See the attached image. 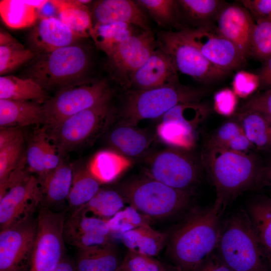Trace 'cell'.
Listing matches in <instances>:
<instances>
[{
	"label": "cell",
	"mask_w": 271,
	"mask_h": 271,
	"mask_svg": "<svg viewBox=\"0 0 271 271\" xmlns=\"http://www.w3.org/2000/svg\"><path fill=\"white\" fill-rule=\"evenodd\" d=\"M52 271H76L75 265L63 257Z\"/></svg>",
	"instance_id": "54"
},
{
	"label": "cell",
	"mask_w": 271,
	"mask_h": 271,
	"mask_svg": "<svg viewBox=\"0 0 271 271\" xmlns=\"http://www.w3.org/2000/svg\"><path fill=\"white\" fill-rule=\"evenodd\" d=\"M125 202L118 191L100 188L88 203L76 210L85 214L90 213L95 216L108 219L122 209Z\"/></svg>",
	"instance_id": "36"
},
{
	"label": "cell",
	"mask_w": 271,
	"mask_h": 271,
	"mask_svg": "<svg viewBox=\"0 0 271 271\" xmlns=\"http://www.w3.org/2000/svg\"><path fill=\"white\" fill-rule=\"evenodd\" d=\"M136 1L100 0L94 2L91 13L94 24L125 23L144 31L151 30L147 17Z\"/></svg>",
	"instance_id": "19"
},
{
	"label": "cell",
	"mask_w": 271,
	"mask_h": 271,
	"mask_svg": "<svg viewBox=\"0 0 271 271\" xmlns=\"http://www.w3.org/2000/svg\"><path fill=\"white\" fill-rule=\"evenodd\" d=\"M119 262L112 244L79 248L76 271H117Z\"/></svg>",
	"instance_id": "29"
},
{
	"label": "cell",
	"mask_w": 271,
	"mask_h": 271,
	"mask_svg": "<svg viewBox=\"0 0 271 271\" xmlns=\"http://www.w3.org/2000/svg\"><path fill=\"white\" fill-rule=\"evenodd\" d=\"M181 29L203 55L217 68L229 73L245 63L246 58L232 42L217 32L214 25Z\"/></svg>",
	"instance_id": "15"
},
{
	"label": "cell",
	"mask_w": 271,
	"mask_h": 271,
	"mask_svg": "<svg viewBox=\"0 0 271 271\" xmlns=\"http://www.w3.org/2000/svg\"><path fill=\"white\" fill-rule=\"evenodd\" d=\"M163 265L153 257L128 251L117 271H162Z\"/></svg>",
	"instance_id": "44"
},
{
	"label": "cell",
	"mask_w": 271,
	"mask_h": 271,
	"mask_svg": "<svg viewBox=\"0 0 271 271\" xmlns=\"http://www.w3.org/2000/svg\"><path fill=\"white\" fill-rule=\"evenodd\" d=\"M65 211L39 210L29 271H52L64 257Z\"/></svg>",
	"instance_id": "11"
},
{
	"label": "cell",
	"mask_w": 271,
	"mask_h": 271,
	"mask_svg": "<svg viewBox=\"0 0 271 271\" xmlns=\"http://www.w3.org/2000/svg\"><path fill=\"white\" fill-rule=\"evenodd\" d=\"M263 62L257 74L260 80L259 88L264 91L271 89V57Z\"/></svg>",
	"instance_id": "52"
},
{
	"label": "cell",
	"mask_w": 271,
	"mask_h": 271,
	"mask_svg": "<svg viewBox=\"0 0 271 271\" xmlns=\"http://www.w3.org/2000/svg\"><path fill=\"white\" fill-rule=\"evenodd\" d=\"M151 218L129 206L107 219L111 232L120 233L149 225Z\"/></svg>",
	"instance_id": "42"
},
{
	"label": "cell",
	"mask_w": 271,
	"mask_h": 271,
	"mask_svg": "<svg viewBox=\"0 0 271 271\" xmlns=\"http://www.w3.org/2000/svg\"><path fill=\"white\" fill-rule=\"evenodd\" d=\"M111 233L107 219L89 216L79 211H74L65 220L64 234L90 233L108 236Z\"/></svg>",
	"instance_id": "39"
},
{
	"label": "cell",
	"mask_w": 271,
	"mask_h": 271,
	"mask_svg": "<svg viewBox=\"0 0 271 271\" xmlns=\"http://www.w3.org/2000/svg\"><path fill=\"white\" fill-rule=\"evenodd\" d=\"M255 24L252 16L243 7L226 3L218 14L214 26L217 32L232 42L247 58Z\"/></svg>",
	"instance_id": "17"
},
{
	"label": "cell",
	"mask_w": 271,
	"mask_h": 271,
	"mask_svg": "<svg viewBox=\"0 0 271 271\" xmlns=\"http://www.w3.org/2000/svg\"><path fill=\"white\" fill-rule=\"evenodd\" d=\"M237 121L251 145L257 149L271 152V119L254 111H241Z\"/></svg>",
	"instance_id": "30"
},
{
	"label": "cell",
	"mask_w": 271,
	"mask_h": 271,
	"mask_svg": "<svg viewBox=\"0 0 271 271\" xmlns=\"http://www.w3.org/2000/svg\"><path fill=\"white\" fill-rule=\"evenodd\" d=\"M0 99L41 104L46 100L47 96L46 90L33 79L6 75L0 77Z\"/></svg>",
	"instance_id": "27"
},
{
	"label": "cell",
	"mask_w": 271,
	"mask_h": 271,
	"mask_svg": "<svg viewBox=\"0 0 271 271\" xmlns=\"http://www.w3.org/2000/svg\"><path fill=\"white\" fill-rule=\"evenodd\" d=\"M232 85V90L238 97L246 98L259 88V78L257 74L239 71L233 77Z\"/></svg>",
	"instance_id": "45"
},
{
	"label": "cell",
	"mask_w": 271,
	"mask_h": 271,
	"mask_svg": "<svg viewBox=\"0 0 271 271\" xmlns=\"http://www.w3.org/2000/svg\"><path fill=\"white\" fill-rule=\"evenodd\" d=\"M58 19L79 38L90 36L94 23L90 10L79 0H52Z\"/></svg>",
	"instance_id": "25"
},
{
	"label": "cell",
	"mask_w": 271,
	"mask_h": 271,
	"mask_svg": "<svg viewBox=\"0 0 271 271\" xmlns=\"http://www.w3.org/2000/svg\"><path fill=\"white\" fill-rule=\"evenodd\" d=\"M45 124L42 105L32 101L0 99L1 127Z\"/></svg>",
	"instance_id": "24"
},
{
	"label": "cell",
	"mask_w": 271,
	"mask_h": 271,
	"mask_svg": "<svg viewBox=\"0 0 271 271\" xmlns=\"http://www.w3.org/2000/svg\"><path fill=\"white\" fill-rule=\"evenodd\" d=\"M177 72L168 56L158 47L133 73L129 84L136 90L161 87L178 80Z\"/></svg>",
	"instance_id": "20"
},
{
	"label": "cell",
	"mask_w": 271,
	"mask_h": 271,
	"mask_svg": "<svg viewBox=\"0 0 271 271\" xmlns=\"http://www.w3.org/2000/svg\"><path fill=\"white\" fill-rule=\"evenodd\" d=\"M65 240L79 248L91 247L109 243V236L90 233L64 235Z\"/></svg>",
	"instance_id": "48"
},
{
	"label": "cell",
	"mask_w": 271,
	"mask_h": 271,
	"mask_svg": "<svg viewBox=\"0 0 271 271\" xmlns=\"http://www.w3.org/2000/svg\"><path fill=\"white\" fill-rule=\"evenodd\" d=\"M118 191L129 206L151 219L185 211L193 196L192 191L177 189L148 177L126 181Z\"/></svg>",
	"instance_id": "6"
},
{
	"label": "cell",
	"mask_w": 271,
	"mask_h": 271,
	"mask_svg": "<svg viewBox=\"0 0 271 271\" xmlns=\"http://www.w3.org/2000/svg\"><path fill=\"white\" fill-rule=\"evenodd\" d=\"M100 185L101 183L88 168L73 172L72 185L67 199L70 207L76 210L85 205L100 190Z\"/></svg>",
	"instance_id": "37"
},
{
	"label": "cell",
	"mask_w": 271,
	"mask_h": 271,
	"mask_svg": "<svg viewBox=\"0 0 271 271\" xmlns=\"http://www.w3.org/2000/svg\"><path fill=\"white\" fill-rule=\"evenodd\" d=\"M121 235L122 242L128 251L151 257L157 255L168 240L166 234L154 229L149 225L129 230Z\"/></svg>",
	"instance_id": "28"
},
{
	"label": "cell",
	"mask_w": 271,
	"mask_h": 271,
	"mask_svg": "<svg viewBox=\"0 0 271 271\" xmlns=\"http://www.w3.org/2000/svg\"><path fill=\"white\" fill-rule=\"evenodd\" d=\"M239 2L248 11L255 23L271 19V0H241Z\"/></svg>",
	"instance_id": "49"
},
{
	"label": "cell",
	"mask_w": 271,
	"mask_h": 271,
	"mask_svg": "<svg viewBox=\"0 0 271 271\" xmlns=\"http://www.w3.org/2000/svg\"><path fill=\"white\" fill-rule=\"evenodd\" d=\"M157 46V40L151 30L130 36L107 56L108 68L113 77L122 84H129L131 75Z\"/></svg>",
	"instance_id": "16"
},
{
	"label": "cell",
	"mask_w": 271,
	"mask_h": 271,
	"mask_svg": "<svg viewBox=\"0 0 271 271\" xmlns=\"http://www.w3.org/2000/svg\"><path fill=\"white\" fill-rule=\"evenodd\" d=\"M90 56L85 47L74 44L39 54L26 65L23 77L31 78L44 90L60 89L85 79Z\"/></svg>",
	"instance_id": "4"
},
{
	"label": "cell",
	"mask_w": 271,
	"mask_h": 271,
	"mask_svg": "<svg viewBox=\"0 0 271 271\" xmlns=\"http://www.w3.org/2000/svg\"><path fill=\"white\" fill-rule=\"evenodd\" d=\"M36 54L25 46L9 33L1 29L0 31V74L1 76L26 65Z\"/></svg>",
	"instance_id": "33"
},
{
	"label": "cell",
	"mask_w": 271,
	"mask_h": 271,
	"mask_svg": "<svg viewBox=\"0 0 271 271\" xmlns=\"http://www.w3.org/2000/svg\"><path fill=\"white\" fill-rule=\"evenodd\" d=\"M111 99L68 117L50 129L49 137L59 154L90 142L105 130L114 115Z\"/></svg>",
	"instance_id": "8"
},
{
	"label": "cell",
	"mask_w": 271,
	"mask_h": 271,
	"mask_svg": "<svg viewBox=\"0 0 271 271\" xmlns=\"http://www.w3.org/2000/svg\"><path fill=\"white\" fill-rule=\"evenodd\" d=\"M226 3L220 0H178L179 18L193 26L190 28L212 26Z\"/></svg>",
	"instance_id": "26"
},
{
	"label": "cell",
	"mask_w": 271,
	"mask_h": 271,
	"mask_svg": "<svg viewBox=\"0 0 271 271\" xmlns=\"http://www.w3.org/2000/svg\"><path fill=\"white\" fill-rule=\"evenodd\" d=\"M38 10L27 1L1 0L0 15L8 27L20 29L33 26L38 21Z\"/></svg>",
	"instance_id": "35"
},
{
	"label": "cell",
	"mask_w": 271,
	"mask_h": 271,
	"mask_svg": "<svg viewBox=\"0 0 271 271\" xmlns=\"http://www.w3.org/2000/svg\"><path fill=\"white\" fill-rule=\"evenodd\" d=\"M265 186L271 188V161L264 165L260 178V188Z\"/></svg>",
	"instance_id": "53"
},
{
	"label": "cell",
	"mask_w": 271,
	"mask_h": 271,
	"mask_svg": "<svg viewBox=\"0 0 271 271\" xmlns=\"http://www.w3.org/2000/svg\"><path fill=\"white\" fill-rule=\"evenodd\" d=\"M206 90L181 84L179 80L147 90H132L125 97L119 122L137 126L142 120L161 118L174 106L200 102Z\"/></svg>",
	"instance_id": "5"
},
{
	"label": "cell",
	"mask_w": 271,
	"mask_h": 271,
	"mask_svg": "<svg viewBox=\"0 0 271 271\" xmlns=\"http://www.w3.org/2000/svg\"><path fill=\"white\" fill-rule=\"evenodd\" d=\"M225 209L213 204L193 208L173 229L167 240V253L181 271H196L217 247Z\"/></svg>",
	"instance_id": "1"
},
{
	"label": "cell",
	"mask_w": 271,
	"mask_h": 271,
	"mask_svg": "<svg viewBox=\"0 0 271 271\" xmlns=\"http://www.w3.org/2000/svg\"><path fill=\"white\" fill-rule=\"evenodd\" d=\"M188 151L172 147L158 152L147 163V177L177 189L192 191L201 179L202 165Z\"/></svg>",
	"instance_id": "10"
},
{
	"label": "cell",
	"mask_w": 271,
	"mask_h": 271,
	"mask_svg": "<svg viewBox=\"0 0 271 271\" xmlns=\"http://www.w3.org/2000/svg\"><path fill=\"white\" fill-rule=\"evenodd\" d=\"M133 34L132 26L112 23L94 24L90 36L96 47L108 56L123 41Z\"/></svg>",
	"instance_id": "34"
},
{
	"label": "cell",
	"mask_w": 271,
	"mask_h": 271,
	"mask_svg": "<svg viewBox=\"0 0 271 271\" xmlns=\"http://www.w3.org/2000/svg\"><path fill=\"white\" fill-rule=\"evenodd\" d=\"M105 80L84 79L64 87L42 104L47 129L54 128L68 117L111 97Z\"/></svg>",
	"instance_id": "7"
},
{
	"label": "cell",
	"mask_w": 271,
	"mask_h": 271,
	"mask_svg": "<svg viewBox=\"0 0 271 271\" xmlns=\"http://www.w3.org/2000/svg\"><path fill=\"white\" fill-rule=\"evenodd\" d=\"M46 127L36 130L29 140L26 161L30 172L36 174L41 183L60 164L59 154L51 143Z\"/></svg>",
	"instance_id": "21"
},
{
	"label": "cell",
	"mask_w": 271,
	"mask_h": 271,
	"mask_svg": "<svg viewBox=\"0 0 271 271\" xmlns=\"http://www.w3.org/2000/svg\"><path fill=\"white\" fill-rule=\"evenodd\" d=\"M207 143L241 153H248L253 147L245 136L238 121L234 120L221 125Z\"/></svg>",
	"instance_id": "38"
},
{
	"label": "cell",
	"mask_w": 271,
	"mask_h": 271,
	"mask_svg": "<svg viewBox=\"0 0 271 271\" xmlns=\"http://www.w3.org/2000/svg\"><path fill=\"white\" fill-rule=\"evenodd\" d=\"M196 271H232L215 250L201 263Z\"/></svg>",
	"instance_id": "50"
},
{
	"label": "cell",
	"mask_w": 271,
	"mask_h": 271,
	"mask_svg": "<svg viewBox=\"0 0 271 271\" xmlns=\"http://www.w3.org/2000/svg\"><path fill=\"white\" fill-rule=\"evenodd\" d=\"M162 271H181L178 267L173 265L164 264Z\"/></svg>",
	"instance_id": "56"
},
{
	"label": "cell",
	"mask_w": 271,
	"mask_h": 271,
	"mask_svg": "<svg viewBox=\"0 0 271 271\" xmlns=\"http://www.w3.org/2000/svg\"><path fill=\"white\" fill-rule=\"evenodd\" d=\"M258 112L271 119V89L252 96L243 105L241 111Z\"/></svg>",
	"instance_id": "47"
},
{
	"label": "cell",
	"mask_w": 271,
	"mask_h": 271,
	"mask_svg": "<svg viewBox=\"0 0 271 271\" xmlns=\"http://www.w3.org/2000/svg\"><path fill=\"white\" fill-rule=\"evenodd\" d=\"M27 3L38 10L42 8L49 1H27Z\"/></svg>",
	"instance_id": "55"
},
{
	"label": "cell",
	"mask_w": 271,
	"mask_h": 271,
	"mask_svg": "<svg viewBox=\"0 0 271 271\" xmlns=\"http://www.w3.org/2000/svg\"><path fill=\"white\" fill-rule=\"evenodd\" d=\"M225 209L244 192L260 188L264 164L256 155L233 151L207 143L201 158Z\"/></svg>",
	"instance_id": "2"
},
{
	"label": "cell",
	"mask_w": 271,
	"mask_h": 271,
	"mask_svg": "<svg viewBox=\"0 0 271 271\" xmlns=\"http://www.w3.org/2000/svg\"><path fill=\"white\" fill-rule=\"evenodd\" d=\"M79 39L58 18L45 17L38 20L27 40L29 48L37 55L74 44Z\"/></svg>",
	"instance_id": "18"
},
{
	"label": "cell",
	"mask_w": 271,
	"mask_h": 271,
	"mask_svg": "<svg viewBox=\"0 0 271 271\" xmlns=\"http://www.w3.org/2000/svg\"><path fill=\"white\" fill-rule=\"evenodd\" d=\"M73 175V172L70 165L61 160L59 165L40 183L42 201L51 205L67 199Z\"/></svg>",
	"instance_id": "31"
},
{
	"label": "cell",
	"mask_w": 271,
	"mask_h": 271,
	"mask_svg": "<svg viewBox=\"0 0 271 271\" xmlns=\"http://www.w3.org/2000/svg\"><path fill=\"white\" fill-rule=\"evenodd\" d=\"M24 140L23 130L18 127H1L0 149L15 142Z\"/></svg>",
	"instance_id": "51"
},
{
	"label": "cell",
	"mask_w": 271,
	"mask_h": 271,
	"mask_svg": "<svg viewBox=\"0 0 271 271\" xmlns=\"http://www.w3.org/2000/svg\"><path fill=\"white\" fill-rule=\"evenodd\" d=\"M214 109L218 114L225 116L233 114L238 104V97L232 89L224 88L217 91L213 98Z\"/></svg>",
	"instance_id": "46"
},
{
	"label": "cell",
	"mask_w": 271,
	"mask_h": 271,
	"mask_svg": "<svg viewBox=\"0 0 271 271\" xmlns=\"http://www.w3.org/2000/svg\"><path fill=\"white\" fill-rule=\"evenodd\" d=\"M249 55L262 62L271 57V19L255 23L250 38Z\"/></svg>",
	"instance_id": "41"
},
{
	"label": "cell",
	"mask_w": 271,
	"mask_h": 271,
	"mask_svg": "<svg viewBox=\"0 0 271 271\" xmlns=\"http://www.w3.org/2000/svg\"><path fill=\"white\" fill-rule=\"evenodd\" d=\"M42 202L37 178L28 175L0 198V227L3 229L32 218Z\"/></svg>",
	"instance_id": "14"
},
{
	"label": "cell",
	"mask_w": 271,
	"mask_h": 271,
	"mask_svg": "<svg viewBox=\"0 0 271 271\" xmlns=\"http://www.w3.org/2000/svg\"><path fill=\"white\" fill-rule=\"evenodd\" d=\"M108 139L116 152L128 159L143 155L153 140L151 136L146 131L137 126L121 122L111 129Z\"/></svg>",
	"instance_id": "22"
},
{
	"label": "cell",
	"mask_w": 271,
	"mask_h": 271,
	"mask_svg": "<svg viewBox=\"0 0 271 271\" xmlns=\"http://www.w3.org/2000/svg\"><path fill=\"white\" fill-rule=\"evenodd\" d=\"M136 2L148 12L159 25L168 26L178 24L177 1L138 0Z\"/></svg>",
	"instance_id": "40"
},
{
	"label": "cell",
	"mask_w": 271,
	"mask_h": 271,
	"mask_svg": "<svg viewBox=\"0 0 271 271\" xmlns=\"http://www.w3.org/2000/svg\"><path fill=\"white\" fill-rule=\"evenodd\" d=\"M37 231L32 218L1 229L0 271H29Z\"/></svg>",
	"instance_id": "13"
},
{
	"label": "cell",
	"mask_w": 271,
	"mask_h": 271,
	"mask_svg": "<svg viewBox=\"0 0 271 271\" xmlns=\"http://www.w3.org/2000/svg\"><path fill=\"white\" fill-rule=\"evenodd\" d=\"M24 142L20 141L0 149V186L5 184L21 160Z\"/></svg>",
	"instance_id": "43"
},
{
	"label": "cell",
	"mask_w": 271,
	"mask_h": 271,
	"mask_svg": "<svg viewBox=\"0 0 271 271\" xmlns=\"http://www.w3.org/2000/svg\"><path fill=\"white\" fill-rule=\"evenodd\" d=\"M216 250L232 271H271L244 208L233 212L222 225Z\"/></svg>",
	"instance_id": "3"
},
{
	"label": "cell",
	"mask_w": 271,
	"mask_h": 271,
	"mask_svg": "<svg viewBox=\"0 0 271 271\" xmlns=\"http://www.w3.org/2000/svg\"><path fill=\"white\" fill-rule=\"evenodd\" d=\"M250 219L271 270V196L257 195L244 208Z\"/></svg>",
	"instance_id": "23"
},
{
	"label": "cell",
	"mask_w": 271,
	"mask_h": 271,
	"mask_svg": "<svg viewBox=\"0 0 271 271\" xmlns=\"http://www.w3.org/2000/svg\"><path fill=\"white\" fill-rule=\"evenodd\" d=\"M130 164L129 159L115 151L103 150L95 154L87 168L101 184L108 183L117 178Z\"/></svg>",
	"instance_id": "32"
},
{
	"label": "cell",
	"mask_w": 271,
	"mask_h": 271,
	"mask_svg": "<svg viewBox=\"0 0 271 271\" xmlns=\"http://www.w3.org/2000/svg\"><path fill=\"white\" fill-rule=\"evenodd\" d=\"M157 44L168 56L177 72L198 81L213 82L228 73L212 64L182 29L161 32L158 35Z\"/></svg>",
	"instance_id": "9"
},
{
	"label": "cell",
	"mask_w": 271,
	"mask_h": 271,
	"mask_svg": "<svg viewBox=\"0 0 271 271\" xmlns=\"http://www.w3.org/2000/svg\"><path fill=\"white\" fill-rule=\"evenodd\" d=\"M208 112V107L200 102L178 104L160 118L158 136L171 147L189 151L195 145L199 124Z\"/></svg>",
	"instance_id": "12"
}]
</instances>
